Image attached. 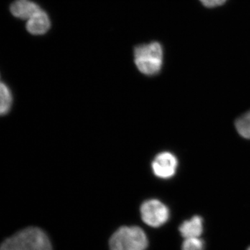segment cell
Instances as JSON below:
<instances>
[{"mask_svg":"<svg viewBox=\"0 0 250 250\" xmlns=\"http://www.w3.org/2000/svg\"><path fill=\"white\" fill-rule=\"evenodd\" d=\"M0 250H53L49 237L36 227L22 229L7 237L0 244Z\"/></svg>","mask_w":250,"mask_h":250,"instance_id":"6da1fadb","label":"cell"},{"mask_svg":"<svg viewBox=\"0 0 250 250\" xmlns=\"http://www.w3.org/2000/svg\"><path fill=\"white\" fill-rule=\"evenodd\" d=\"M164 52L158 42L138 45L134 49V62L141 73L152 76L161 71Z\"/></svg>","mask_w":250,"mask_h":250,"instance_id":"7a4b0ae2","label":"cell"},{"mask_svg":"<svg viewBox=\"0 0 250 250\" xmlns=\"http://www.w3.org/2000/svg\"><path fill=\"white\" fill-rule=\"evenodd\" d=\"M147 246V235L139 227H121L109 240L111 250H146Z\"/></svg>","mask_w":250,"mask_h":250,"instance_id":"3957f363","label":"cell"},{"mask_svg":"<svg viewBox=\"0 0 250 250\" xmlns=\"http://www.w3.org/2000/svg\"><path fill=\"white\" fill-rule=\"evenodd\" d=\"M143 221L148 226L159 228L167 223L170 218V210L167 206L159 200H147L141 207Z\"/></svg>","mask_w":250,"mask_h":250,"instance_id":"277c9868","label":"cell"},{"mask_svg":"<svg viewBox=\"0 0 250 250\" xmlns=\"http://www.w3.org/2000/svg\"><path fill=\"white\" fill-rule=\"evenodd\" d=\"M178 160L172 153L161 152L154 158L152 164L153 172L161 179H170L177 172Z\"/></svg>","mask_w":250,"mask_h":250,"instance_id":"5b68a950","label":"cell"},{"mask_svg":"<svg viewBox=\"0 0 250 250\" xmlns=\"http://www.w3.org/2000/svg\"><path fill=\"white\" fill-rule=\"evenodd\" d=\"M51 22L48 15L45 11L41 10L28 20L27 29L34 35H42L48 31Z\"/></svg>","mask_w":250,"mask_h":250,"instance_id":"8992f818","label":"cell"},{"mask_svg":"<svg viewBox=\"0 0 250 250\" xmlns=\"http://www.w3.org/2000/svg\"><path fill=\"white\" fill-rule=\"evenodd\" d=\"M40 6L30 0H16L11 6V12L15 17L29 20L41 11Z\"/></svg>","mask_w":250,"mask_h":250,"instance_id":"52a82bcc","label":"cell"},{"mask_svg":"<svg viewBox=\"0 0 250 250\" xmlns=\"http://www.w3.org/2000/svg\"><path fill=\"white\" fill-rule=\"evenodd\" d=\"M179 231L184 239L200 238L203 232V220L201 217L195 215L190 220L184 221L179 227Z\"/></svg>","mask_w":250,"mask_h":250,"instance_id":"ba28073f","label":"cell"},{"mask_svg":"<svg viewBox=\"0 0 250 250\" xmlns=\"http://www.w3.org/2000/svg\"><path fill=\"white\" fill-rule=\"evenodd\" d=\"M13 97L8 85L0 82V116H5L11 111Z\"/></svg>","mask_w":250,"mask_h":250,"instance_id":"9c48e42d","label":"cell"},{"mask_svg":"<svg viewBox=\"0 0 250 250\" xmlns=\"http://www.w3.org/2000/svg\"><path fill=\"white\" fill-rule=\"evenodd\" d=\"M235 125L237 131L242 137L250 139V111L238 118Z\"/></svg>","mask_w":250,"mask_h":250,"instance_id":"30bf717a","label":"cell"},{"mask_svg":"<svg viewBox=\"0 0 250 250\" xmlns=\"http://www.w3.org/2000/svg\"><path fill=\"white\" fill-rule=\"evenodd\" d=\"M204 245V241L200 238H186L182 250H203Z\"/></svg>","mask_w":250,"mask_h":250,"instance_id":"8fae6325","label":"cell"},{"mask_svg":"<svg viewBox=\"0 0 250 250\" xmlns=\"http://www.w3.org/2000/svg\"><path fill=\"white\" fill-rule=\"evenodd\" d=\"M200 1L206 7L213 8L225 4L227 0H200Z\"/></svg>","mask_w":250,"mask_h":250,"instance_id":"7c38bea8","label":"cell"},{"mask_svg":"<svg viewBox=\"0 0 250 250\" xmlns=\"http://www.w3.org/2000/svg\"><path fill=\"white\" fill-rule=\"evenodd\" d=\"M248 250H250V247L249 248H248Z\"/></svg>","mask_w":250,"mask_h":250,"instance_id":"4fadbf2b","label":"cell"}]
</instances>
